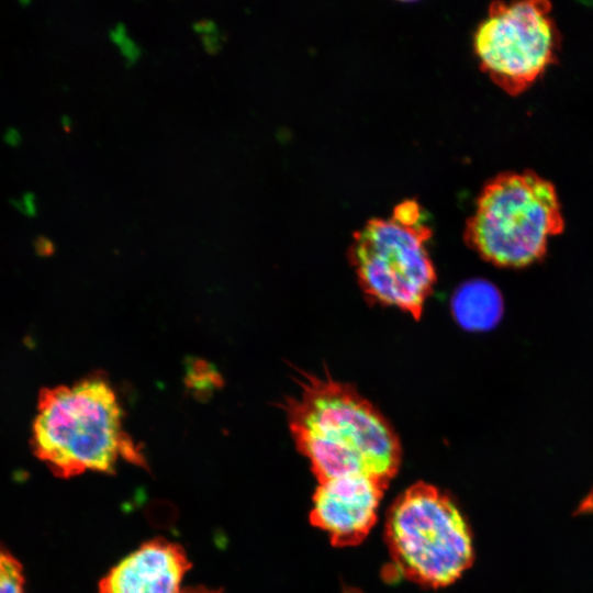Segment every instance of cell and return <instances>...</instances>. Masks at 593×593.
I'll use <instances>...</instances> for the list:
<instances>
[{
    "label": "cell",
    "mask_w": 593,
    "mask_h": 593,
    "mask_svg": "<svg viewBox=\"0 0 593 593\" xmlns=\"http://www.w3.org/2000/svg\"><path fill=\"white\" fill-rule=\"evenodd\" d=\"M32 447L55 475L65 479L88 471L110 473L120 459L145 466L123 427L116 394L101 377L41 392Z\"/></svg>",
    "instance_id": "2"
},
{
    "label": "cell",
    "mask_w": 593,
    "mask_h": 593,
    "mask_svg": "<svg viewBox=\"0 0 593 593\" xmlns=\"http://www.w3.org/2000/svg\"><path fill=\"white\" fill-rule=\"evenodd\" d=\"M223 37L216 32L213 34L202 35V44L209 54H216L222 48Z\"/></svg>",
    "instance_id": "14"
},
{
    "label": "cell",
    "mask_w": 593,
    "mask_h": 593,
    "mask_svg": "<svg viewBox=\"0 0 593 593\" xmlns=\"http://www.w3.org/2000/svg\"><path fill=\"white\" fill-rule=\"evenodd\" d=\"M111 40L119 45L126 37V27L124 24L119 23L113 30L110 31Z\"/></svg>",
    "instance_id": "17"
},
{
    "label": "cell",
    "mask_w": 593,
    "mask_h": 593,
    "mask_svg": "<svg viewBox=\"0 0 593 593\" xmlns=\"http://www.w3.org/2000/svg\"><path fill=\"white\" fill-rule=\"evenodd\" d=\"M385 541L398 573L428 588L457 581L473 561L472 535L452 499L415 483L391 505Z\"/></svg>",
    "instance_id": "5"
},
{
    "label": "cell",
    "mask_w": 593,
    "mask_h": 593,
    "mask_svg": "<svg viewBox=\"0 0 593 593\" xmlns=\"http://www.w3.org/2000/svg\"><path fill=\"white\" fill-rule=\"evenodd\" d=\"M192 27L197 33H200L202 35L213 34L217 32L215 23L210 19L199 20L193 23Z\"/></svg>",
    "instance_id": "15"
},
{
    "label": "cell",
    "mask_w": 593,
    "mask_h": 593,
    "mask_svg": "<svg viewBox=\"0 0 593 593\" xmlns=\"http://www.w3.org/2000/svg\"><path fill=\"white\" fill-rule=\"evenodd\" d=\"M454 317L468 331H486L500 321L503 302L490 282L472 280L460 286L451 300Z\"/></svg>",
    "instance_id": "9"
},
{
    "label": "cell",
    "mask_w": 593,
    "mask_h": 593,
    "mask_svg": "<svg viewBox=\"0 0 593 593\" xmlns=\"http://www.w3.org/2000/svg\"><path fill=\"white\" fill-rule=\"evenodd\" d=\"M24 583L21 563L0 548V593H25Z\"/></svg>",
    "instance_id": "10"
},
{
    "label": "cell",
    "mask_w": 593,
    "mask_h": 593,
    "mask_svg": "<svg viewBox=\"0 0 593 593\" xmlns=\"http://www.w3.org/2000/svg\"><path fill=\"white\" fill-rule=\"evenodd\" d=\"M564 228L555 186L533 170L505 171L488 181L465 228L467 244L502 268H524L547 253Z\"/></svg>",
    "instance_id": "3"
},
{
    "label": "cell",
    "mask_w": 593,
    "mask_h": 593,
    "mask_svg": "<svg viewBox=\"0 0 593 593\" xmlns=\"http://www.w3.org/2000/svg\"><path fill=\"white\" fill-rule=\"evenodd\" d=\"M122 55L127 60L128 65L134 64L137 58L141 56V49L136 45L134 41H132L130 37H125L120 44H119Z\"/></svg>",
    "instance_id": "13"
},
{
    "label": "cell",
    "mask_w": 593,
    "mask_h": 593,
    "mask_svg": "<svg viewBox=\"0 0 593 593\" xmlns=\"http://www.w3.org/2000/svg\"><path fill=\"white\" fill-rule=\"evenodd\" d=\"M282 404L296 449L318 482L366 475L388 484L401 462L399 437L378 407L347 382L301 372Z\"/></svg>",
    "instance_id": "1"
},
{
    "label": "cell",
    "mask_w": 593,
    "mask_h": 593,
    "mask_svg": "<svg viewBox=\"0 0 593 593\" xmlns=\"http://www.w3.org/2000/svg\"><path fill=\"white\" fill-rule=\"evenodd\" d=\"M311 522L335 546L359 544L377 521L387 484L366 475L338 477L318 482Z\"/></svg>",
    "instance_id": "7"
},
{
    "label": "cell",
    "mask_w": 593,
    "mask_h": 593,
    "mask_svg": "<svg viewBox=\"0 0 593 593\" xmlns=\"http://www.w3.org/2000/svg\"><path fill=\"white\" fill-rule=\"evenodd\" d=\"M188 378L191 387L203 390L215 385L216 373L214 370L208 368L206 370L190 368Z\"/></svg>",
    "instance_id": "11"
},
{
    "label": "cell",
    "mask_w": 593,
    "mask_h": 593,
    "mask_svg": "<svg viewBox=\"0 0 593 593\" xmlns=\"http://www.w3.org/2000/svg\"><path fill=\"white\" fill-rule=\"evenodd\" d=\"M430 236L415 200L402 201L390 216L371 219L357 231L348 258L366 299L418 321L437 279L427 249Z\"/></svg>",
    "instance_id": "4"
},
{
    "label": "cell",
    "mask_w": 593,
    "mask_h": 593,
    "mask_svg": "<svg viewBox=\"0 0 593 593\" xmlns=\"http://www.w3.org/2000/svg\"><path fill=\"white\" fill-rule=\"evenodd\" d=\"M190 567L181 546L152 539L102 578L99 593H187L181 584Z\"/></svg>",
    "instance_id": "8"
},
{
    "label": "cell",
    "mask_w": 593,
    "mask_h": 593,
    "mask_svg": "<svg viewBox=\"0 0 593 593\" xmlns=\"http://www.w3.org/2000/svg\"><path fill=\"white\" fill-rule=\"evenodd\" d=\"M11 203L22 213L34 216L37 212L35 195L32 192H25L20 199H12Z\"/></svg>",
    "instance_id": "12"
},
{
    "label": "cell",
    "mask_w": 593,
    "mask_h": 593,
    "mask_svg": "<svg viewBox=\"0 0 593 593\" xmlns=\"http://www.w3.org/2000/svg\"><path fill=\"white\" fill-rule=\"evenodd\" d=\"M544 0L492 2L473 47L481 69L511 96L528 89L556 63L560 35Z\"/></svg>",
    "instance_id": "6"
},
{
    "label": "cell",
    "mask_w": 593,
    "mask_h": 593,
    "mask_svg": "<svg viewBox=\"0 0 593 593\" xmlns=\"http://www.w3.org/2000/svg\"><path fill=\"white\" fill-rule=\"evenodd\" d=\"M61 123H63V125H64V127H65L66 131H69V130H70L71 121H70V119H69L67 115H64V116L61 118Z\"/></svg>",
    "instance_id": "18"
},
{
    "label": "cell",
    "mask_w": 593,
    "mask_h": 593,
    "mask_svg": "<svg viewBox=\"0 0 593 593\" xmlns=\"http://www.w3.org/2000/svg\"><path fill=\"white\" fill-rule=\"evenodd\" d=\"M3 139L11 146H16L21 143L22 137L20 132L15 127H9L3 134Z\"/></svg>",
    "instance_id": "16"
}]
</instances>
